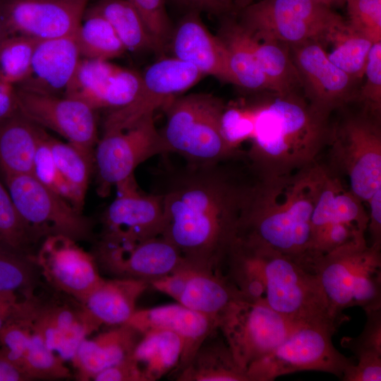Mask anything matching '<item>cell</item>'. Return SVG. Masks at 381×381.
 Returning <instances> with one entry per match:
<instances>
[{"instance_id":"ee69618b","label":"cell","mask_w":381,"mask_h":381,"mask_svg":"<svg viewBox=\"0 0 381 381\" xmlns=\"http://www.w3.org/2000/svg\"><path fill=\"white\" fill-rule=\"evenodd\" d=\"M365 313L366 321L361 334L356 337H344L341 345L358 360L381 358V308Z\"/></svg>"},{"instance_id":"9f6ffc18","label":"cell","mask_w":381,"mask_h":381,"mask_svg":"<svg viewBox=\"0 0 381 381\" xmlns=\"http://www.w3.org/2000/svg\"><path fill=\"white\" fill-rule=\"evenodd\" d=\"M253 0H233V8L241 11L253 3Z\"/></svg>"},{"instance_id":"91938a15","label":"cell","mask_w":381,"mask_h":381,"mask_svg":"<svg viewBox=\"0 0 381 381\" xmlns=\"http://www.w3.org/2000/svg\"><path fill=\"white\" fill-rule=\"evenodd\" d=\"M0 5H1V0H0Z\"/></svg>"},{"instance_id":"b9f144b4","label":"cell","mask_w":381,"mask_h":381,"mask_svg":"<svg viewBox=\"0 0 381 381\" xmlns=\"http://www.w3.org/2000/svg\"><path fill=\"white\" fill-rule=\"evenodd\" d=\"M36 242L8 190L0 182V244L25 253L27 248Z\"/></svg>"},{"instance_id":"6da1fadb","label":"cell","mask_w":381,"mask_h":381,"mask_svg":"<svg viewBox=\"0 0 381 381\" xmlns=\"http://www.w3.org/2000/svg\"><path fill=\"white\" fill-rule=\"evenodd\" d=\"M224 162L186 164L171 172L158 192L164 209L161 236L188 265L213 272L221 271L234 241L251 182Z\"/></svg>"},{"instance_id":"e0dca14e","label":"cell","mask_w":381,"mask_h":381,"mask_svg":"<svg viewBox=\"0 0 381 381\" xmlns=\"http://www.w3.org/2000/svg\"><path fill=\"white\" fill-rule=\"evenodd\" d=\"M289 47L306 99L314 110L330 117L334 111L356 102V80L329 59L321 44L307 42Z\"/></svg>"},{"instance_id":"44dd1931","label":"cell","mask_w":381,"mask_h":381,"mask_svg":"<svg viewBox=\"0 0 381 381\" xmlns=\"http://www.w3.org/2000/svg\"><path fill=\"white\" fill-rule=\"evenodd\" d=\"M126 324L141 334L163 329L177 334L183 342V352L176 373L190 361L210 335L219 331L211 318L179 303L136 310Z\"/></svg>"},{"instance_id":"ffe728a7","label":"cell","mask_w":381,"mask_h":381,"mask_svg":"<svg viewBox=\"0 0 381 381\" xmlns=\"http://www.w3.org/2000/svg\"><path fill=\"white\" fill-rule=\"evenodd\" d=\"M95 258L118 277L149 283L188 265L179 250L161 236L131 245L99 243Z\"/></svg>"},{"instance_id":"7c38bea8","label":"cell","mask_w":381,"mask_h":381,"mask_svg":"<svg viewBox=\"0 0 381 381\" xmlns=\"http://www.w3.org/2000/svg\"><path fill=\"white\" fill-rule=\"evenodd\" d=\"M163 154L153 116L126 129L104 131L94 152L98 194L107 197L112 187L134 175L138 165Z\"/></svg>"},{"instance_id":"cb8c5ba5","label":"cell","mask_w":381,"mask_h":381,"mask_svg":"<svg viewBox=\"0 0 381 381\" xmlns=\"http://www.w3.org/2000/svg\"><path fill=\"white\" fill-rule=\"evenodd\" d=\"M100 325L82 303H42L40 301L33 328L47 347L64 361H71L80 343Z\"/></svg>"},{"instance_id":"5bb4252c","label":"cell","mask_w":381,"mask_h":381,"mask_svg":"<svg viewBox=\"0 0 381 381\" xmlns=\"http://www.w3.org/2000/svg\"><path fill=\"white\" fill-rule=\"evenodd\" d=\"M116 198L103 217V234L99 243L131 245L160 236L164 223L160 193L140 191L134 175L117 183Z\"/></svg>"},{"instance_id":"816d5d0a","label":"cell","mask_w":381,"mask_h":381,"mask_svg":"<svg viewBox=\"0 0 381 381\" xmlns=\"http://www.w3.org/2000/svg\"><path fill=\"white\" fill-rule=\"evenodd\" d=\"M30 380L25 372L11 361L0 346V381Z\"/></svg>"},{"instance_id":"f35d334b","label":"cell","mask_w":381,"mask_h":381,"mask_svg":"<svg viewBox=\"0 0 381 381\" xmlns=\"http://www.w3.org/2000/svg\"><path fill=\"white\" fill-rule=\"evenodd\" d=\"M40 40L15 35L0 40V80L16 86L28 74L35 49Z\"/></svg>"},{"instance_id":"3957f363","label":"cell","mask_w":381,"mask_h":381,"mask_svg":"<svg viewBox=\"0 0 381 381\" xmlns=\"http://www.w3.org/2000/svg\"><path fill=\"white\" fill-rule=\"evenodd\" d=\"M322 169L317 162L287 176L254 177L234 242L270 248L315 272L311 216Z\"/></svg>"},{"instance_id":"83f0119b","label":"cell","mask_w":381,"mask_h":381,"mask_svg":"<svg viewBox=\"0 0 381 381\" xmlns=\"http://www.w3.org/2000/svg\"><path fill=\"white\" fill-rule=\"evenodd\" d=\"M243 296L222 272H209L190 267L177 303L202 313L218 328L231 303Z\"/></svg>"},{"instance_id":"277c9868","label":"cell","mask_w":381,"mask_h":381,"mask_svg":"<svg viewBox=\"0 0 381 381\" xmlns=\"http://www.w3.org/2000/svg\"><path fill=\"white\" fill-rule=\"evenodd\" d=\"M234 243L238 284L247 298L266 303L294 323H325L337 328L314 271L270 248Z\"/></svg>"},{"instance_id":"f5cc1de1","label":"cell","mask_w":381,"mask_h":381,"mask_svg":"<svg viewBox=\"0 0 381 381\" xmlns=\"http://www.w3.org/2000/svg\"><path fill=\"white\" fill-rule=\"evenodd\" d=\"M195 9L216 15L233 8V0H188Z\"/></svg>"},{"instance_id":"7a4b0ae2","label":"cell","mask_w":381,"mask_h":381,"mask_svg":"<svg viewBox=\"0 0 381 381\" xmlns=\"http://www.w3.org/2000/svg\"><path fill=\"white\" fill-rule=\"evenodd\" d=\"M222 130L236 152L249 143L242 153L252 175L271 179L318 162L329 143L331 123L296 93L275 94L255 104L225 107Z\"/></svg>"},{"instance_id":"484cf974","label":"cell","mask_w":381,"mask_h":381,"mask_svg":"<svg viewBox=\"0 0 381 381\" xmlns=\"http://www.w3.org/2000/svg\"><path fill=\"white\" fill-rule=\"evenodd\" d=\"M142 334L131 326H114L92 339H85L71 362L79 380L93 379L103 370L131 356Z\"/></svg>"},{"instance_id":"ba28073f","label":"cell","mask_w":381,"mask_h":381,"mask_svg":"<svg viewBox=\"0 0 381 381\" xmlns=\"http://www.w3.org/2000/svg\"><path fill=\"white\" fill-rule=\"evenodd\" d=\"M329 164L348 187L363 202L381 188L380 114L362 107L358 113H348L334 124L327 145Z\"/></svg>"},{"instance_id":"d6986e66","label":"cell","mask_w":381,"mask_h":381,"mask_svg":"<svg viewBox=\"0 0 381 381\" xmlns=\"http://www.w3.org/2000/svg\"><path fill=\"white\" fill-rule=\"evenodd\" d=\"M142 75L109 61L80 60L64 96L78 99L93 110L122 108L136 97Z\"/></svg>"},{"instance_id":"f907efd6","label":"cell","mask_w":381,"mask_h":381,"mask_svg":"<svg viewBox=\"0 0 381 381\" xmlns=\"http://www.w3.org/2000/svg\"><path fill=\"white\" fill-rule=\"evenodd\" d=\"M19 111L16 87L0 80V121Z\"/></svg>"},{"instance_id":"1f68e13d","label":"cell","mask_w":381,"mask_h":381,"mask_svg":"<svg viewBox=\"0 0 381 381\" xmlns=\"http://www.w3.org/2000/svg\"><path fill=\"white\" fill-rule=\"evenodd\" d=\"M183 352V342L176 334L152 329L142 334L132 358L143 381H156L176 368Z\"/></svg>"},{"instance_id":"f1b7e54d","label":"cell","mask_w":381,"mask_h":381,"mask_svg":"<svg viewBox=\"0 0 381 381\" xmlns=\"http://www.w3.org/2000/svg\"><path fill=\"white\" fill-rule=\"evenodd\" d=\"M43 130L20 111L0 121V168L3 175L32 174Z\"/></svg>"},{"instance_id":"8d00e7d4","label":"cell","mask_w":381,"mask_h":381,"mask_svg":"<svg viewBox=\"0 0 381 381\" xmlns=\"http://www.w3.org/2000/svg\"><path fill=\"white\" fill-rule=\"evenodd\" d=\"M332 52L329 59L354 80L363 76L373 42L347 26L331 41Z\"/></svg>"},{"instance_id":"4dcf8cb0","label":"cell","mask_w":381,"mask_h":381,"mask_svg":"<svg viewBox=\"0 0 381 381\" xmlns=\"http://www.w3.org/2000/svg\"><path fill=\"white\" fill-rule=\"evenodd\" d=\"M217 35L226 47L234 84L253 91L270 90L253 54L250 35L241 23L231 18L226 19Z\"/></svg>"},{"instance_id":"7402d4cb","label":"cell","mask_w":381,"mask_h":381,"mask_svg":"<svg viewBox=\"0 0 381 381\" xmlns=\"http://www.w3.org/2000/svg\"><path fill=\"white\" fill-rule=\"evenodd\" d=\"M171 46L174 57L190 64L205 75L234 84L229 72L226 47L217 35H213L193 8L173 30Z\"/></svg>"},{"instance_id":"6f0895ef","label":"cell","mask_w":381,"mask_h":381,"mask_svg":"<svg viewBox=\"0 0 381 381\" xmlns=\"http://www.w3.org/2000/svg\"><path fill=\"white\" fill-rule=\"evenodd\" d=\"M315 1L329 7L333 4L345 2V0H315Z\"/></svg>"},{"instance_id":"d590c367","label":"cell","mask_w":381,"mask_h":381,"mask_svg":"<svg viewBox=\"0 0 381 381\" xmlns=\"http://www.w3.org/2000/svg\"><path fill=\"white\" fill-rule=\"evenodd\" d=\"M49 147L55 163L62 176L73 192L79 208L85 202L94 159L66 142L48 135Z\"/></svg>"},{"instance_id":"5b68a950","label":"cell","mask_w":381,"mask_h":381,"mask_svg":"<svg viewBox=\"0 0 381 381\" xmlns=\"http://www.w3.org/2000/svg\"><path fill=\"white\" fill-rule=\"evenodd\" d=\"M224 104L204 93L177 97L165 107L166 121L159 131L164 154L182 157L187 164L212 165L241 155L223 133Z\"/></svg>"},{"instance_id":"52a82bcc","label":"cell","mask_w":381,"mask_h":381,"mask_svg":"<svg viewBox=\"0 0 381 381\" xmlns=\"http://www.w3.org/2000/svg\"><path fill=\"white\" fill-rule=\"evenodd\" d=\"M241 25L256 40L288 46L331 42L346 22L315 0H261L241 10Z\"/></svg>"},{"instance_id":"11a10c76","label":"cell","mask_w":381,"mask_h":381,"mask_svg":"<svg viewBox=\"0 0 381 381\" xmlns=\"http://www.w3.org/2000/svg\"><path fill=\"white\" fill-rule=\"evenodd\" d=\"M17 300L15 292L0 291V304Z\"/></svg>"},{"instance_id":"e575fe53","label":"cell","mask_w":381,"mask_h":381,"mask_svg":"<svg viewBox=\"0 0 381 381\" xmlns=\"http://www.w3.org/2000/svg\"><path fill=\"white\" fill-rule=\"evenodd\" d=\"M75 38L84 59L109 61L126 51L111 24L93 9L85 15Z\"/></svg>"},{"instance_id":"c3c4849f","label":"cell","mask_w":381,"mask_h":381,"mask_svg":"<svg viewBox=\"0 0 381 381\" xmlns=\"http://www.w3.org/2000/svg\"><path fill=\"white\" fill-rule=\"evenodd\" d=\"M95 381H143L141 373L131 356L107 368L94 378Z\"/></svg>"},{"instance_id":"d6a6232c","label":"cell","mask_w":381,"mask_h":381,"mask_svg":"<svg viewBox=\"0 0 381 381\" xmlns=\"http://www.w3.org/2000/svg\"><path fill=\"white\" fill-rule=\"evenodd\" d=\"M111 24L126 51L162 52L164 47L152 35L128 0H102L94 8Z\"/></svg>"},{"instance_id":"30bf717a","label":"cell","mask_w":381,"mask_h":381,"mask_svg":"<svg viewBox=\"0 0 381 381\" xmlns=\"http://www.w3.org/2000/svg\"><path fill=\"white\" fill-rule=\"evenodd\" d=\"M4 176L20 217L37 242L52 235H64L77 241L89 238V219L32 174Z\"/></svg>"},{"instance_id":"680465c9","label":"cell","mask_w":381,"mask_h":381,"mask_svg":"<svg viewBox=\"0 0 381 381\" xmlns=\"http://www.w3.org/2000/svg\"><path fill=\"white\" fill-rule=\"evenodd\" d=\"M179 1L187 2L188 0H179Z\"/></svg>"},{"instance_id":"7bdbcfd3","label":"cell","mask_w":381,"mask_h":381,"mask_svg":"<svg viewBox=\"0 0 381 381\" xmlns=\"http://www.w3.org/2000/svg\"><path fill=\"white\" fill-rule=\"evenodd\" d=\"M349 28L373 43L381 42V0H345Z\"/></svg>"},{"instance_id":"ab89813d","label":"cell","mask_w":381,"mask_h":381,"mask_svg":"<svg viewBox=\"0 0 381 381\" xmlns=\"http://www.w3.org/2000/svg\"><path fill=\"white\" fill-rule=\"evenodd\" d=\"M23 370L29 380L64 379L71 375L64 361L47 347L42 336L34 328Z\"/></svg>"},{"instance_id":"74e56055","label":"cell","mask_w":381,"mask_h":381,"mask_svg":"<svg viewBox=\"0 0 381 381\" xmlns=\"http://www.w3.org/2000/svg\"><path fill=\"white\" fill-rule=\"evenodd\" d=\"M39 271L34 257L0 244V291L32 293Z\"/></svg>"},{"instance_id":"bcb514c9","label":"cell","mask_w":381,"mask_h":381,"mask_svg":"<svg viewBox=\"0 0 381 381\" xmlns=\"http://www.w3.org/2000/svg\"><path fill=\"white\" fill-rule=\"evenodd\" d=\"M138 11L147 28L164 47L171 38L172 29L164 0H128Z\"/></svg>"},{"instance_id":"f546056e","label":"cell","mask_w":381,"mask_h":381,"mask_svg":"<svg viewBox=\"0 0 381 381\" xmlns=\"http://www.w3.org/2000/svg\"><path fill=\"white\" fill-rule=\"evenodd\" d=\"M218 332V331H217ZM216 332L200 346L190 361L176 373L179 381H249L224 337Z\"/></svg>"},{"instance_id":"2e32d148","label":"cell","mask_w":381,"mask_h":381,"mask_svg":"<svg viewBox=\"0 0 381 381\" xmlns=\"http://www.w3.org/2000/svg\"><path fill=\"white\" fill-rule=\"evenodd\" d=\"M16 89L19 111L23 115L40 127L56 132L94 159L99 140L95 110L71 97L35 93L17 87Z\"/></svg>"},{"instance_id":"8992f818","label":"cell","mask_w":381,"mask_h":381,"mask_svg":"<svg viewBox=\"0 0 381 381\" xmlns=\"http://www.w3.org/2000/svg\"><path fill=\"white\" fill-rule=\"evenodd\" d=\"M314 270L337 326L346 308L358 306L365 312L381 308V249L366 240L319 256Z\"/></svg>"},{"instance_id":"4316f807","label":"cell","mask_w":381,"mask_h":381,"mask_svg":"<svg viewBox=\"0 0 381 381\" xmlns=\"http://www.w3.org/2000/svg\"><path fill=\"white\" fill-rule=\"evenodd\" d=\"M149 286V282L142 279H104L81 303L100 326L123 325L133 315L138 298Z\"/></svg>"},{"instance_id":"f6af8a7d","label":"cell","mask_w":381,"mask_h":381,"mask_svg":"<svg viewBox=\"0 0 381 381\" xmlns=\"http://www.w3.org/2000/svg\"><path fill=\"white\" fill-rule=\"evenodd\" d=\"M366 80L356 102L371 111L381 113V42L373 43L368 54L364 75Z\"/></svg>"},{"instance_id":"603a6c76","label":"cell","mask_w":381,"mask_h":381,"mask_svg":"<svg viewBox=\"0 0 381 381\" xmlns=\"http://www.w3.org/2000/svg\"><path fill=\"white\" fill-rule=\"evenodd\" d=\"M80 59L75 35L40 40L28 75L16 87L35 93L64 96Z\"/></svg>"},{"instance_id":"681fc988","label":"cell","mask_w":381,"mask_h":381,"mask_svg":"<svg viewBox=\"0 0 381 381\" xmlns=\"http://www.w3.org/2000/svg\"><path fill=\"white\" fill-rule=\"evenodd\" d=\"M370 206L368 225L371 246L381 249V188L367 201Z\"/></svg>"},{"instance_id":"db71d44e","label":"cell","mask_w":381,"mask_h":381,"mask_svg":"<svg viewBox=\"0 0 381 381\" xmlns=\"http://www.w3.org/2000/svg\"><path fill=\"white\" fill-rule=\"evenodd\" d=\"M18 299L0 304V331L11 316Z\"/></svg>"},{"instance_id":"ac0fdd59","label":"cell","mask_w":381,"mask_h":381,"mask_svg":"<svg viewBox=\"0 0 381 381\" xmlns=\"http://www.w3.org/2000/svg\"><path fill=\"white\" fill-rule=\"evenodd\" d=\"M34 258L40 272L54 289L80 303L104 279L95 257L66 236L44 238Z\"/></svg>"},{"instance_id":"d4e9b609","label":"cell","mask_w":381,"mask_h":381,"mask_svg":"<svg viewBox=\"0 0 381 381\" xmlns=\"http://www.w3.org/2000/svg\"><path fill=\"white\" fill-rule=\"evenodd\" d=\"M311 216V236L332 228L348 229L365 234L368 214L363 202L356 196L341 177L325 164Z\"/></svg>"},{"instance_id":"836d02e7","label":"cell","mask_w":381,"mask_h":381,"mask_svg":"<svg viewBox=\"0 0 381 381\" xmlns=\"http://www.w3.org/2000/svg\"><path fill=\"white\" fill-rule=\"evenodd\" d=\"M250 35L253 54L270 91L280 95L296 93L297 88L302 87L301 81L286 44L258 40Z\"/></svg>"},{"instance_id":"9a60e30c","label":"cell","mask_w":381,"mask_h":381,"mask_svg":"<svg viewBox=\"0 0 381 381\" xmlns=\"http://www.w3.org/2000/svg\"><path fill=\"white\" fill-rule=\"evenodd\" d=\"M88 0H1L0 40L22 35L38 40L74 36Z\"/></svg>"},{"instance_id":"60d3db41","label":"cell","mask_w":381,"mask_h":381,"mask_svg":"<svg viewBox=\"0 0 381 381\" xmlns=\"http://www.w3.org/2000/svg\"><path fill=\"white\" fill-rule=\"evenodd\" d=\"M48 135L49 134L44 129L35 155L32 175L44 186L65 199L75 209L82 212L73 192L55 163L49 147Z\"/></svg>"},{"instance_id":"4fadbf2b","label":"cell","mask_w":381,"mask_h":381,"mask_svg":"<svg viewBox=\"0 0 381 381\" xmlns=\"http://www.w3.org/2000/svg\"><path fill=\"white\" fill-rule=\"evenodd\" d=\"M141 75L136 97L128 105L109 112L104 131L126 129L153 116L157 109L165 107L205 76L193 65L175 57L155 61Z\"/></svg>"},{"instance_id":"9c48e42d","label":"cell","mask_w":381,"mask_h":381,"mask_svg":"<svg viewBox=\"0 0 381 381\" xmlns=\"http://www.w3.org/2000/svg\"><path fill=\"white\" fill-rule=\"evenodd\" d=\"M336 329L325 323L298 325L272 352L248 366V380L271 381L307 370L330 373L341 380L345 370L355 363L334 346L332 338Z\"/></svg>"},{"instance_id":"8fae6325","label":"cell","mask_w":381,"mask_h":381,"mask_svg":"<svg viewBox=\"0 0 381 381\" xmlns=\"http://www.w3.org/2000/svg\"><path fill=\"white\" fill-rule=\"evenodd\" d=\"M298 325L265 303L240 296L223 315L219 330L246 373L250 364L272 352Z\"/></svg>"},{"instance_id":"7dc6e473","label":"cell","mask_w":381,"mask_h":381,"mask_svg":"<svg viewBox=\"0 0 381 381\" xmlns=\"http://www.w3.org/2000/svg\"><path fill=\"white\" fill-rule=\"evenodd\" d=\"M344 381H380L381 358L358 360L350 365L341 378Z\"/></svg>"}]
</instances>
